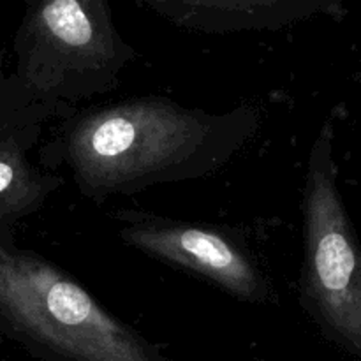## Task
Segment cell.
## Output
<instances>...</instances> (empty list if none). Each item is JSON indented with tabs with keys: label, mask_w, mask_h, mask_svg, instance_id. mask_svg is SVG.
Instances as JSON below:
<instances>
[{
	"label": "cell",
	"mask_w": 361,
	"mask_h": 361,
	"mask_svg": "<svg viewBox=\"0 0 361 361\" xmlns=\"http://www.w3.org/2000/svg\"><path fill=\"white\" fill-rule=\"evenodd\" d=\"M259 123L250 104L215 113L166 95H136L69 109L39 148V161L49 171L66 168L81 196L104 204L215 175L252 141Z\"/></svg>",
	"instance_id": "obj_1"
},
{
	"label": "cell",
	"mask_w": 361,
	"mask_h": 361,
	"mask_svg": "<svg viewBox=\"0 0 361 361\" xmlns=\"http://www.w3.org/2000/svg\"><path fill=\"white\" fill-rule=\"evenodd\" d=\"M0 331L44 361H168L60 264L0 233Z\"/></svg>",
	"instance_id": "obj_2"
},
{
	"label": "cell",
	"mask_w": 361,
	"mask_h": 361,
	"mask_svg": "<svg viewBox=\"0 0 361 361\" xmlns=\"http://www.w3.org/2000/svg\"><path fill=\"white\" fill-rule=\"evenodd\" d=\"M13 48L21 90L62 116L115 90L137 59L116 28L109 0H28Z\"/></svg>",
	"instance_id": "obj_3"
},
{
	"label": "cell",
	"mask_w": 361,
	"mask_h": 361,
	"mask_svg": "<svg viewBox=\"0 0 361 361\" xmlns=\"http://www.w3.org/2000/svg\"><path fill=\"white\" fill-rule=\"evenodd\" d=\"M302 210L303 309L331 341L361 356V249L335 183L328 126L310 150Z\"/></svg>",
	"instance_id": "obj_4"
},
{
	"label": "cell",
	"mask_w": 361,
	"mask_h": 361,
	"mask_svg": "<svg viewBox=\"0 0 361 361\" xmlns=\"http://www.w3.org/2000/svg\"><path fill=\"white\" fill-rule=\"evenodd\" d=\"M111 219L116 236L136 252L197 275L238 302L279 303L267 268L236 229L143 210H118Z\"/></svg>",
	"instance_id": "obj_5"
},
{
	"label": "cell",
	"mask_w": 361,
	"mask_h": 361,
	"mask_svg": "<svg viewBox=\"0 0 361 361\" xmlns=\"http://www.w3.org/2000/svg\"><path fill=\"white\" fill-rule=\"evenodd\" d=\"M55 116L62 113L42 102H28L0 126V233L14 231L18 222L37 214L66 185L62 175L30 161L42 127Z\"/></svg>",
	"instance_id": "obj_6"
},
{
	"label": "cell",
	"mask_w": 361,
	"mask_h": 361,
	"mask_svg": "<svg viewBox=\"0 0 361 361\" xmlns=\"http://www.w3.org/2000/svg\"><path fill=\"white\" fill-rule=\"evenodd\" d=\"M175 27L201 34L282 30L309 16L319 0H136Z\"/></svg>",
	"instance_id": "obj_7"
},
{
	"label": "cell",
	"mask_w": 361,
	"mask_h": 361,
	"mask_svg": "<svg viewBox=\"0 0 361 361\" xmlns=\"http://www.w3.org/2000/svg\"><path fill=\"white\" fill-rule=\"evenodd\" d=\"M28 102L34 101H30V99L27 97V94L21 90V87L16 83L13 74L7 76V74L4 73V56L2 53H0V126L6 122L16 109L28 104Z\"/></svg>",
	"instance_id": "obj_8"
}]
</instances>
